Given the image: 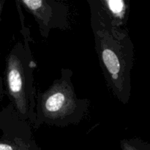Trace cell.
<instances>
[{"label": "cell", "instance_id": "obj_4", "mask_svg": "<svg viewBox=\"0 0 150 150\" xmlns=\"http://www.w3.org/2000/svg\"><path fill=\"white\" fill-rule=\"evenodd\" d=\"M32 125L22 120L9 104L0 112V150H42L35 141Z\"/></svg>", "mask_w": 150, "mask_h": 150}, {"label": "cell", "instance_id": "obj_7", "mask_svg": "<svg viewBox=\"0 0 150 150\" xmlns=\"http://www.w3.org/2000/svg\"><path fill=\"white\" fill-rule=\"evenodd\" d=\"M120 146L122 150H150V144L138 138L122 139Z\"/></svg>", "mask_w": 150, "mask_h": 150}, {"label": "cell", "instance_id": "obj_6", "mask_svg": "<svg viewBox=\"0 0 150 150\" xmlns=\"http://www.w3.org/2000/svg\"><path fill=\"white\" fill-rule=\"evenodd\" d=\"M103 8L117 27L122 28L129 17V2L125 0H99Z\"/></svg>", "mask_w": 150, "mask_h": 150}, {"label": "cell", "instance_id": "obj_5", "mask_svg": "<svg viewBox=\"0 0 150 150\" xmlns=\"http://www.w3.org/2000/svg\"><path fill=\"white\" fill-rule=\"evenodd\" d=\"M38 23L40 32L47 38L50 32L69 27V9L62 1L55 0H22L20 1Z\"/></svg>", "mask_w": 150, "mask_h": 150}, {"label": "cell", "instance_id": "obj_2", "mask_svg": "<svg viewBox=\"0 0 150 150\" xmlns=\"http://www.w3.org/2000/svg\"><path fill=\"white\" fill-rule=\"evenodd\" d=\"M23 42H16L6 57L4 83L10 104L22 120L28 122L32 128L36 127V96L34 70L37 64L30 48L29 29L24 25L21 10L18 7Z\"/></svg>", "mask_w": 150, "mask_h": 150}, {"label": "cell", "instance_id": "obj_1", "mask_svg": "<svg viewBox=\"0 0 150 150\" xmlns=\"http://www.w3.org/2000/svg\"><path fill=\"white\" fill-rule=\"evenodd\" d=\"M88 2L95 49L107 86L119 101L126 105L131 93L134 45L127 31L113 24L99 0Z\"/></svg>", "mask_w": 150, "mask_h": 150}, {"label": "cell", "instance_id": "obj_3", "mask_svg": "<svg viewBox=\"0 0 150 150\" xmlns=\"http://www.w3.org/2000/svg\"><path fill=\"white\" fill-rule=\"evenodd\" d=\"M73 75L71 70L62 68L59 78L48 89L37 92L35 130L42 125L59 127L78 125L87 115L89 100L78 97Z\"/></svg>", "mask_w": 150, "mask_h": 150}]
</instances>
